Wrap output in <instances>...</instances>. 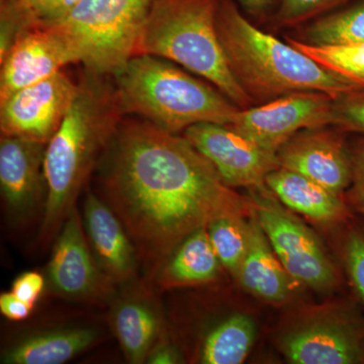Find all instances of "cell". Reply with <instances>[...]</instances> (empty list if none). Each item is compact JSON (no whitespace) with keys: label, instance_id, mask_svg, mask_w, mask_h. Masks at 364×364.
<instances>
[{"label":"cell","instance_id":"cell-1","mask_svg":"<svg viewBox=\"0 0 364 364\" xmlns=\"http://www.w3.org/2000/svg\"><path fill=\"white\" fill-rule=\"evenodd\" d=\"M105 203L139 259L157 269L188 235L223 215L253 212L188 139L150 123L124 124L105 151Z\"/></svg>","mask_w":364,"mask_h":364},{"label":"cell","instance_id":"cell-2","mask_svg":"<svg viewBox=\"0 0 364 364\" xmlns=\"http://www.w3.org/2000/svg\"><path fill=\"white\" fill-rule=\"evenodd\" d=\"M217 32L230 70L253 102H272L306 91L338 98L364 90L291 44L263 33L243 16L233 0L220 1Z\"/></svg>","mask_w":364,"mask_h":364},{"label":"cell","instance_id":"cell-3","mask_svg":"<svg viewBox=\"0 0 364 364\" xmlns=\"http://www.w3.org/2000/svg\"><path fill=\"white\" fill-rule=\"evenodd\" d=\"M121 109L114 90L85 82L63 123L46 146V200L39 240L56 238L76 198L119 129Z\"/></svg>","mask_w":364,"mask_h":364},{"label":"cell","instance_id":"cell-4","mask_svg":"<svg viewBox=\"0 0 364 364\" xmlns=\"http://www.w3.org/2000/svg\"><path fill=\"white\" fill-rule=\"evenodd\" d=\"M114 75L122 114H139L169 133L202 123L230 124L240 111L221 91L159 57L136 55Z\"/></svg>","mask_w":364,"mask_h":364},{"label":"cell","instance_id":"cell-5","mask_svg":"<svg viewBox=\"0 0 364 364\" xmlns=\"http://www.w3.org/2000/svg\"><path fill=\"white\" fill-rule=\"evenodd\" d=\"M221 0H155L136 43V55L176 62L210 81L238 107L252 104L230 70L217 32Z\"/></svg>","mask_w":364,"mask_h":364},{"label":"cell","instance_id":"cell-6","mask_svg":"<svg viewBox=\"0 0 364 364\" xmlns=\"http://www.w3.org/2000/svg\"><path fill=\"white\" fill-rule=\"evenodd\" d=\"M155 0H82L54 25L93 75L114 73L135 56Z\"/></svg>","mask_w":364,"mask_h":364},{"label":"cell","instance_id":"cell-7","mask_svg":"<svg viewBox=\"0 0 364 364\" xmlns=\"http://www.w3.org/2000/svg\"><path fill=\"white\" fill-rule=\"evenodd\" d=\"M253 213L294 282L318 291L336 286L334 264L315 233L267 196H255Z\"/></svg>","mask_w":364,"mask_h":364},{"label":"cell","instance_id":"cell-8","mask_svg":"<svg viewBox=\"0 0 364 364\" xmlns=\"http://www.w3.org/2000/svg\"><path fill=\"white\" fill-rule=\"evenodd\" d=\"M294 364L364 363V318L348 309L320 310L301 318L280 339Z\"/></svg>","mask_w":364,"mask_h":364},{"label":"cell","instance_id":"cell-9","mask_svg":"<svg viewBox=\"0 0 364 364\" xmlns=\"http://www.w3.org/2000/svg\"><path fill=\"white\" fill-rule=\"evenodd\" d=\"M335 100L317 91L291 93L261 107L240 109L228 126L277 153L299 132L335 124Z\"/></svg>","mask_w":364,"mask_h":364},{"label":"cell","instance_id":"cell-10","mask_svg":"<svg viewBox=\"0 0 364 364\" xmlns=\"http://www.w3.org/2000/svg\"><path fill=\"white\" fill-rule=\"evenodd\" d=\"M79 85L59 71L0 100L1 136H21L46 144L59 130Z\"/></svg>","mask_w":364,"mask_h":364},{"label":"cell","instance_id":"cell-11","mask_svg":"<svg viewBox=\"0 0 364 364\" xmlns=\"http://www.w3.org/2000/svg\"><path fill=\"white\" fill-rule=\"evenodd\" d=\"M184 138L212 162L230 188H262L268 174L279 167L277 152L228 124H193Z\"/></svg>","mask_w":364,"mask_h":364},{"label":"cell","instance_id":"cell-12","mask_svg":"<svg viewBox=\"0 0 364 364\" xmlns=\"http://www.w3.org/2000/svg\"><path fill=\"white\" fill-rule=\"evenodd\" d=\"M85 229L77 208L74 207L55 238L48 277L60 296L95 301L109 294L114 282L91 253Z\"/></svg>","mask_w":364,"mask_h":364},{"label":"cell","instance_id":"cell-13","mask_svg":"<svg viewBox=\"0 0 364 364\" xmlns=\"http://www.w3.org/2000/svg\"><path fill=\"white\" fill-rule=\"evenodd\" d=\"M0 61V100L51 77L67 64L77 63L65 35L56 26L45 23L21 36Z\"/></svg>","mask_w":364,"mask_h":364},{"label":"cell","instance_id":"cell-14","mask_svg":"<svg viewBox=\"0 0 364 364\" xmlns=\"http://www.w3.org/2000/svg\"><path fill=\"white\" fill-rule=\"evenodd\" d=\"M314 130L296 134L279 148V167L298 172L341 196L351 183L350 150L335 134Z\"/></svg>","mask_w":364,"mask_h":364},{"label":"cell","instance_id":"cell-15","mask_svg":"<svg viewBox=\"0 0 364 364\" xmlns=\"http://www.w3.org/2000/svg\"><path fill=\"white\" fill-rule=\"evenodd\" d=\"M46 144L1 136L0 140V188L7 210L23 217L40 200L45 184Z\"/></svg>","mask_w":364,"mask_h":364},{"label":"cell","instance_id":"cell-16","mask_svg":"<svg viewBox=\"0 0 364 364\" xmlns=\"http://www.w3.org/2000/svg\"><path fill=\"white\" fill-rule=\"evenodd\" d=\"M83 215L91 250L102 272L114 284L133 279L138 254L116 213L95 193H88Z\"/></svg>","mask_w":364,"mask_h":364},{"label":"cell","instance_id":"cell-17","mask_svg":"<svg viewBox=\"0 0 364 364\" xmlns=\"http://www.w3.org/2000/svg\"><path fill=\"white\" fill-rule=\"evenodd\" d=\"M265 184L274 196L294 212L318 224H336L348 217L341 196L291 170H273Z\"/></svg>","mask_w":364,"mask_h":364},{"label":"cell","instance_id":"cell-18","mask_svg":"<svg viewBox=\"0 0 364 364\" xmlns=\"http://www.w3.org/2000/svg\"><path fill=\"white\" fill-rule=\"evenodd\" d=\"M235 279L249 293L269 303H284L291 294L293 279L275 255L255 215L250 219L247 252Z\"/></svg>","mask_w":364,"mask_h":364},{"label":"cell","instance_id":"cell-19","mask_svg":"<svg viewBox=\"0 0 364 364\" xmlns=\"http://www.w3.org/2000/svg\"><path fill=\"white\" fill-rule=\"evenodd\" d=\"M100 333L85 326H69L28 335L7 347L4 364H62L97 343Z\"/></svg>","mask_w":364,"mask_h":364},{"label":"cell","instance_id":"cell-20","mask_svg":"<svg viewBox=\"0 0 364 364\" xmlns=\"http://www.w3.org/2000/svg\"><path fill=\"white\" fill-rule=\"evenodd\" d=\"M223 267L215 254L207 227L188 235L157 269V284L163 289L214 282Z\"/></svg>","mask_w":364,"mask_h":364},{"label":"cell","instance_id":"cell-21","mask_svg":"<svg viewBox=\"0 0 364 364\" xmlns=\"http://www.w3.org/2000/svg\"><path fill=\"white\" fill-rule=\"evenodd\" d=\"M112 327L129 363H144L161 339L162 325L156 309L140 298L124 299L112 313Z\"/></svg>","mask_w":364,"mask_h":364},{"label":"cell","instance_id":"cell-22","mask_svg":"<svg viewBox=\"0 0 364 364\" xmlns=\"http://www.w3.org/2000/svg\"><path fill=\"white\" fill-rule=\"evenodd\" d=\"M256 324L250 316L235 314L215 326L203 339L198 360L203 364H240L252 348Z\"/></svg>","mask_w":364,"mask_h":364},{"label":"cell","instance_id":"cell-23","mask_svg":"<svg viewBox=\"0 0 364 364\" xmlns=\"http://www.w3.org/2000/svg\"><path fill=\"white\" fill-rule=\"evenodd\" d=\"M208 237L223 267L235 277L250 241V220L245 215L217 218L207 226Z\"/></svg>","mask_w":364,"mask_h":364},{"label":"cell","instance_id":"cell-24","mask_svg":"<svg viewBox=\"0 0 364 364\" xmlns=\"http://www.w3.org/2000/svg\"><path fill=\"white\" fill-rule=\"evenodd\" d=\"M308 39L313 45L364 44V0L314 23Z\"/></svg>","mask_w":364,"mask_h":364},{"label":"cell","instance_id":"cell-25","mask_svg":"<svg viewBox=\"0 0 364 364\" xmlns=\"http://www.w3.org/2000/svg\"><path fill=\"white\" fill-rule=\"evenodd\" d=\"M287 41L321 66L364 88V44L313 45Z\"/></svg>","mask_w":364,"mask_h":364},{"label":"cell","instance_id":"cell-26","mask_svg":"<svg viewBox=\"0 0 364 364\" xmlns=\"http://www.w3.org/2000/svg\"><path fill=\"white\" fill-rule=\"evenodd\" d=\"M0 60L21 36L42 23L26 0H0Z\"/></svg>","mask_w":364,"mask_h":364},{"label":"cell","instance_id":"cell-27","mask_svg":"<svg viewBox=\"0 0 364 364\" xmlns=\"http://www.w3.org/2000/svg\"><path fill=\"white\" fill-rule=\"evenodd\" d=\"M345 267L356 293L364 301V231L351 229L344 241Z\"/></svg>","mask_w":364,"mask_h":364},{"label":"cell","instance_id":"cell-28","mask_svg":"<svg viewBox=\"0 0 364 364\" xmlns=\"http://www.w3.org/2000/svg\"><path fill=\"white\" fill-rule=\"evenodd\" d=\"M335 117V124L349 130L364 133V90L336 98Z\"/></svg>","mask_w":364,"mask_h":364},{"label":"cell","instance_id":"cell-29","mask_svg":"<svg viewBox=\"0 0 364 364\" xmlns=\"http://www.w3.org/2000/svg\"><path fill=\"white\" fill-rule=\"evenodd\" d=\"M348 0H280L279 20L282 23H296Z\"/></svg>","mask_w":364,"mask_h":364},{"label":"cell","instance_id":"cell-30","mask_svg":"<svg viewBox=\"0 0 364 364\" xmlns=\"http://www.w3.org/2000/svg\"><path fill=\"white\" fill-rule=\"evenodd\" d=\"M38 20L42 23H54L63 20L82 0H26Z\"/></svg>","mask_w":364,"mask_h":364},{"label":"cell","instance_id":"cell-31","mask_svg":"<svg viewBox=\"0 0 364 364\" xmlns=\"http://www.w3.org/2000/svg\"><path fill=\"white\" fill-rule=\"evenodd\" d=\"M352 178L350 200L354 207L364 215V140L350 150Z\"/></svg>","mask_w":364,"mask_h":364},{"label":"cell","instance_id":"cell-32","mask_svg":"<svg viewBox=\"0 0 364 364\" xmlns=\"http://www.w3.org/2000/svg\"><path fill=\"white\" fill-rule=\"evenodd\" d=\"M45 289V279L41 273L26 272L14 280L11 293L26 303L35 306Z\"/></svg>","mask_w":364,"mask_h":364},{"label":"cell","instance_id":"cell-33","mask_svg":"<svg viewBox=\"0 0 364 364\" xmlns=\"http://www.w3.org/2000/svg\"><path fill=\"white\" fill-rule=\"evenodd\" d=\"M35 306L21 301L11 291L2 293L0 296V312L11 321H23L30 317Z\"/></svg>","mask_w":364,"mask_h":364},{"label":"cell","instance_id":"cell-34","mask_svg":"<svg viewBox=\"0 0 364 364\" xmlns=\"http://www.w3.org/2000/svg\"><path fill=\"white\" fill-rule=\"evenodd\" d=\"M181 354L173 344L160 339L153 347L146 363L151 364H176L181 363Z\"/></svg>","mask_w":364,"mask_h":364},{"label":"cell","instance_id":"cell-35","mask_svg":"<svg viewBox=\"0 0 364 364\" xmlns=\"http://www.w3.org/2000/svg\"><path fill=\"white\" fill-rule=\"evenodd\" d=\"M242 4L247 9L249 13L262 14L267 13L275 0H240Z\"/></svg>","mask_w":364,"mask_h":364}]
</instances>
